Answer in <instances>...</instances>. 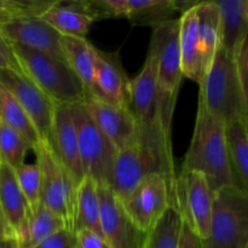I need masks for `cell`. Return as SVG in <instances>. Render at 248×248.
<instances>
[{
	"mask_svg": "<svg viewBox=\"0 0 248 248\" xmlns=\"http://www.w3.org/2000/svg\"><path fill=\"white\" fill-rule=\"evenodd\" d=\"M159 173L177 178L171 132L155 116L150 121L137 123L132 140L118 150L110 189L121 201L143 179Z\"/></svg>",
	"mask_w": 248,
	"mask_h": 248,
	"instance_id": "cell-1",
	"label": "cell"
},
{
	"mask_svg": "<svg viewBox=\"0 0 248 248\" xmlns=\"http://www.w3.org/2000/svg\"><path fill=\"white\" fill-rule=\"evenodd\" d=\"M181 171H194L207 178L212 190L236 186L227 140V124L199 101L193 138Z\"/></svg>",
	"mask_w": 248,
	"mask_h": 248,
	"instance_id": "cell-2",
	"label": "cell"
},
{
	"mask_svg": "<svg viewBox=\"0 0 248 248\" xmlns=\"http://www.w3.org/2000/svg\"><path fill=\"white\" fill-rule=\"evenodd\" d=\"M149 51L157 58L156 118L165 130L171 132L174 107L184 78L179 52V18L154 27Z\"/></svg>",
	"mask_w": 248,
	"mask_h": 248,
	"instance_id": "cell-3",
	"label": "cell"
},
{
	"mask_svg": "<svg viewBox=\"0 0 248 248\" xmlns=\"http://www.w3.org/2000/svg\"><path fill=\"white\" fill-rule=\"evenodd\" d=\"M199 101L225 124L245 120L247 116L244 92L236 61L220 46L200 85Z\"/></svg>",
	"mask_w": 248,
	"mask_h": 248,
	"instance_id": "cell-4",
	"label": "cell"
},
{
	"mask_svg": "<svg viewBox=\"0 0 248 248\" xmlns=\"http://www.w3.org/2000/svg\"><path fill=\"white\" fill-rule=\"evenodd\" d=\"M11 46L22 74L31 80L53 103L73 106L85 101L86 90L67 63L17 44Z\"/></svg>",
	"mask_w": 248,
	"mask_h": 248,
	"instance_id": "cell-5",
	"label": "cell"
},
{
	"mask_svg": "<svg viewBox=\"0 0 248 248\" xmlns=\"http://www.w3.org/2000/svg\"><path fill=\"white\" fill-rule=\"evenodd\" d=\"M33 152L40 171V203L60 216L65 229L74 232L77 184L48 140H39Z\"/></svg>",
	"mask_w": 248,
	"mask_h": 248,
	"instance_id": "cell-6",
	"label": "cell"
},
{
	"mask_svg": "<svg viewBox=\"0 0 248 248\" xmlns=\"http://www.w3.org/2000/svg\"><path fill=\"white\" fill-rule=\"evenodd\" d=\"M202 248H248V196L236 186L215 193L210 232Z\"/></svg>",
	"mask_w": 248,
	"mask_h": 248,
	"instance_id": "cell-7",
	"label": "cell"
},
{
	"mask_svg": "<svg viewBox=\"0 0 248 248\" xmlns=\"http://www.w3.org/2000/svg\"><path fill=\"white\" fill-rule=\"evenodd\" d=\"M72 114L84 174L91 177L98 186L110 188L118 150L92 120L84 102L73 104Z\"/></svg>",
	"mask_w": 248,
	"mask_h": 248,
	"instance_id": "cell-8",
	"label": "cell"
},
{
	"mask_svg": "<svg viewBox=\"0 0 248 248\" xmlns=\"http://www.w3.org/2000/svg\"><path fill=\"white\" fill-rule=\"evenodd\" d=\"M176 179L153 174L120 201L126 215L142 232H149L170 207H176Z\"/></svg>",
	"mask_w": 248,
	"mask_h": 248,
	"instance_id": "cell-9",
	"label": "cell"
},
{
	"mask_svg": "<svg viewBox=\"0 0 248 248\" xmlns=\"http://www.w3.org/2000/svg\"><path fill=\"white\" fill-rule=\"evenodd\" d=\"M176 208L182 220L191 232L205 240L207 237L212 219L215 191L202 173L194 171H181L177 174Z\"/></svg>",
	"mask_w": 248,
	"mask_h": 248,
	"instance_id": "cell-10",
	"label": "cell"
},
{
	"mask_svg": "<svg viewBox=\"0 0 248 248\" xmlns=\"http://www.w3.org/2000/svg\"><path fill=\"white\" fill-rule=\"evenodd\" d=\"M0 84L15 97L33 123L39 138L50 140L55 103L21 73L0 70Z\"/></svg>",
	"mask_w": 248,
	"mask_h": 248,
	"instance_id": "cell-11",
	"label": "cell"
},
{
	"mask_svg": "<svg viewBox=\"0 0 248 248\" xmlns=\"http://www.w3.org/2000/svg\"><path fill=\"white\" fill-rule=\"evenodd\" d=\"M101 232L110 248H142L148 232H142L126 215L109 186H98Z\"/></svg>",
	"mask_w": 248,
	"mask_h": 248,
	"instance_id": "cell-12",
	"label": "cell"
},
{
	"mask_svg": "<svg viewBox=\"0 0 248 248\" xmlns=\"http://www.w3.org/2000/svg\"><path fill=\"white\" fill-rule=\"evenodd\" d=\"M97 19L124 17L135 24L156 27L179 11V0H96Z\"/></svg>",
	"mask_w": 248,
	"mask_h": 248,
	"instance_id": "cell-13",
	"label": "cell"
},
{
	"mask_svg": "<svg viewBox=\"0 0 248 248\" xmlns=\"http://www.w3.org/2000/svg\"><path fill=\"white\" fill-rule=\"evenodd\" d=\"M0 29L11 44L24 46L65 62L61 45L62 35L41 17L10 19L1 24Z\"/></svg>",
	"mask_w": 248,
	"mask_h": 248,
	"instance_id": "cell-14",
	"label": "cell"
},
{
	"mask_svg": "<svg viewBox=\"0 0 248 248\" xmlns=\"http://www.w3.org/2000/svg\"><path fill=\"white\" fill-rule=\"evenodd\" d=\"M84 104L92 120L116 150L132 140L137 130V120L128 107L110 103L94 94H87Z\"/></svg>",
	"mask_w": 248,
	"mask_h": 248,
	"instance_id": "cell-15",
	"label": "cell"
},
{
	"mask_svg": "<svg viewBox=\"0 0 248 248\" xmlns=\"http://www.w3.org/2000/svg\"><path fill=\"white\" fill-rule=\"evenodd\" d=\"M130 86L131 80L124 69L119 51L106 52L96 48L93 91L90 94L130 108Z\"/></svg>",
	"mask_w": 248,
	"mask_h": 248,
	"instance_id": "cell-16",
	"label": "cell"
},
{
	"mask_svg": "<svg viewBox=\"0 0 248 248\" xmlns=\"http://www.w3.org/2000/svg\"><path fill=\"white\" fill-rule=\"evenodd\" d=\"M48 142L56 155L78 184L85 177L78 145V135L72 114V104H55L51 138Z\"/></svg>",
	"mask_w": 248,
	"mask_h": 248,
	"instance_id": "cell-17",
	"label": "cell"
},
{
	"mask_svg": "<svg viewBox=\"0 0 248 248\" xmlns=\"http://www.w3.org/2000/svg\"><path fill=\"white\" fill-rule=\"evenodd\" d=\"M196 4L179 17V52L183 77L200 85L207 73L210 63L203 55L199 40Z\"/></svg>",
	"mask_w": 248,
	"mask_h": 248,
	"instance_id": "cell-18",
	"label": "cell"
},
{
	"mask_svg": "<svg viewBox=\"0 0 248 248\" xmlns=\"http://www.w3.org/2000/svg\"><path fill=\"white\" fill-rule=\"evenodd\" d=\"M41 19L50 24L63 36L86 38L92 24L97 21L92 1H61L41 15Z\"/></svg>",
	"mask_w": 248,
	"mask_h": 248,
	"instance_id": "cell-19",
	"label": "cell"
},
{
	"mask_svg": "<svg viewBox=\"0 0 248 248\" xmlns=\"http://www.w3.org/2000/svg\"><path fill=\"white\" fill-rule=\"evenodd\" d=\"M29 206L15 178L14 170L0 169V215L10 235L16 242L21 239L29 217Z\"/></svg>",
	"mask_w": 248,
	"mask_h": 248,
	"instance_id": "cell-20",
	"label": "cell"
},
{
	"mask_svg": "<svg viewBox=\"0 0 248 248\" xmlns=\"http://www.w3.org/2000/svg\"><path fill=\"white\" fill-rule=\"evenodd\" d=\"M157 58L148 50L147 58L140 74L131 80L130 110L137 123L150 121L156 116Z\"/></svg>",
	"mask_w": 248,
	"mask_h": 248,
	"instance_id": "cell-21",
	"label": "cell"
},
{
	"mask_svg": "<svg viewBox=\"0 0 248 248\" xmlns=\"http://www.w3.org/2000/svg\"><path fill=\"white\" fill-rule=\"evenodd\" d=\"M223 50L236 61L248 38V0H217Z\"/></svg>",
	"mask_w": 248,
	"mask_h": 248,
	"instance_id": "cell-22",
	"label": "cell"
},
{
	"mask_svg": "<svg viewBox=\"0 0 248 248\" xmlns=\"http://www.w3.org/2000/svg\"><path fill=\"white\" fill-rule=\"evenodd\" d=\"M65 63L84 85L87 94L93 91L96 47L86 38L63 36L61 39Z\"/></svg>",
	"mask_w": 248,
	"mask_h": 248,
	"instance_id": "cell-23",
	"label": "cell"
},
{
	"mask_svg": "<svg viewBox=\"0 0 248 248\" xmlns=\"http://www.w3.org/2000/svg\"><path fill=\"white\" fill-rule=\"evenodd\" d=\"M80 229L91 230L102 236L98 184L89 176H85L77 186L75 232Z\"/></svg>",
	"mask_w": 248,
	"mask_h": 248,
	"instance_id": "cell-24",
	"label": "cell"
},
{
	"mask_svg": "<svg viewBox=\"0 0 248 248\" xmlns=\"http://www.w3.org/2000/svg\"><path fill=\"white\" fill-rule=\"evenodd\" d=\"M62 229H65L62 218L43 203H39L29 212L26 229L17 242V246L18 248H34Z\"/></svg>",
	"mask_w": 248,
	"mask_h": 248,
	"instance_id": "cell-25",
	"label": "cell"
},
{
	"mask_svg": "<svg viewBox=\"0 0 248 248\" xmlns=\"http://www.w3.org/2000/svg\"><path fill=\"white\" fill-rule=\"evenodd\" d=\"M227 140L235 184L248 196V137L244 120L228 124Z\"/></svg>",
	"mask_w": 248,
	"mask_h": 248,
	"instance_id": "cell-26",
	"label": "cell"
},
{
	"mask_svg": "<svg viewBox=\"0 0 248 248\" xmlns=\"http://www.w3.org/2000/svg\"><path fill=\"white\" fill-rule=\"evenodd\" d=\"M198 34L203 55L211 64L213 57L222 44L220 14L216 0L198 1L196 4Z\"/></svg>",
	"mask_w": 248,
	"mask_h": 248,
	"instance_id": "cell-27",
	"label": "cell"
},
{
	"mask_svg": "<svg viewBox=\"0 0 248 248\" xmlns=\"http://www.w3.org/2000/svg\"><path fill=\"white\" fill-rule=\"evenodd\" d=\"M0 121L21 135L34 149L39 143L38 132L15 97L0 84Z\"/></svg>",
	"mask_w": 248,
	"mask_h": 248,
	"instance_id": "cell-28",
	"label": "cell"
},
{
	"mask_svg": "<svg viewBox=\"0 0 248 248\" xmlns=\"http://www.w3.org/2000/svg\"><path fill=\"white\" fill-rule=\"evenodd\" d=\"M182 225L183 220L178 210L170 207L148 232L142 248H178Z\"/></svg>",
	"mask_w": 248,
	"mask_h": 248,
	"instance_id": "cell-29",
	"label": "cell"
},
{
	"mask_svg": "<svg viewBox=\"0 0 248 248\" xmlns=\"http://www.w3.org/2000/svg\"><path fill=\"white\" fill-rule=\"evenodd\" d=\"M31 145L21 135L0 121V162L15 170L24 164Z\"/></svg>",
	"mask_w": 248,
	"mask_h": 248,
	"instance_id": "cell-30",
	"label": "cell"
},
{
	"mask_svg": "<svg viewBox=\"0 0 248 248\" xmlns=\"http://www.w3.org/2000/svg\"><path fill=\"white\" fill-rule=\"evenodd\" d=\"M14 173L29 210H34L40 203V171L38 165L24 162L14 170Z\"/></svg>",
	"mask_w": 248,
	"mask_h": 248,
	"instance_id": "cell-31",
	"label": "cell"
},
{
	"mask_svg": "<svg viewBox=\"0 0 248 248\" xmlns=\"http://www.w3.org/2000/svg\"><path fill=\"white\" fill-rule=\"evenodd\" d=\"M0 70H14L22 74L21 67L12 50L11 44L5 38L1 29H0Z\"/></svg>",
	"mask_w": 248,
	"mask_h": 248,
	"instance_id": "cell-32",
	"label": "cell"
},
{
	"mask_svg": "<svg viewBox=\"0 0 248 248\" xmlns=\"http://www.w3.org/2000/svg\"><path fill=\"white\" fill-rule=\"evenodd\" d=\"M34 248H77L75 232L68 229H62Z\"/></svg>",
	"mask_w": 248,
	"mask_h": 248,
	"instance_id": "cell-33",
	"label": "cell"
},
{
	"mask_svg": "<svg viewBox=\"0 0 248 248\" xmlns=\"http://www.w3.org/2000/svg\"><path fill=\"white\" fill-rule=\"evenodd\" d=\"M237 73H239L240 82H241L242 92H244L245 103H246L247 116H248V38L245 41L241 51L236 58Z\"/></svg>",
	"mask_w": 248,
	"mask_h": 248,
	"instance_id": "cell-34",
	"label": "cell"
},
{
	"mask_svg": "<svg viewBox=\"0 0 248 248\" xmlns=\"http://www.w3.org/2000/svg\"><path fill=\"white\" fill-rule=\"evenodd\" d=\"M77 248H110L103 236L87 229L75 232Z\"/></svg>",
	"mask_w": 248,
	"mask_h": 248,
	"instance_id": "cell-35",
	"label": "cell"
},
{
	"mask_svg": "<svg viewBox=\"0 0 248 248\" xmlns=\"http://www.w3.org/2000/svg\"><path fill=\"white\" fill-rule=\"evenodd\" d=\"M178 248H202L200 237L196 236L186 223H183V225H182Z\"/></svg>",
	"mask_w": 248,
	"mask_h": 248,
	"instance_id": "cell-36",
	"label": "cell"
},
{
	"mask_svg": "<svg viewBox=\"0 0 248 248\" xmlns=\"http://www.w3.org/2000/svg\"><path fill=\"white\" fill-rule=\"evenodd\" d=\"M0 248H18V246L12 239H0Z\"/></svg>",
	"mask_w": 248,
	"mask_h": 248,
	"instance_id": "cell-37",
	"label": "cell"
},
{
	"mask_svg": "<svg viewBox=\"0 0 248 248\" xmlns=\"http://www.w3.org/2000/svg\"><path fill=\"white\" fill-rule=\"evenodd\" d=\"M10 19H11V18H9V17H7V16H4V15H0V26H1V24H4V23H6V22H9Z\"/></svg>",
	"mask_w": 248,
	"mask_h": 248,
	"instance_id": "cell-38",
	"label": "cell"
},
{
	"mask_svg": "<svg viewBox=\"0 0 248 248\" xmlns=\"http://www.w3.org/2000/svg\"><path fill=\"white\" fill-rule=\"evenodd\" d=\"M244 123H245V128H246V132H247V137H248V116H246V118H245Z\"/></svg>",
	"mask_w": 248,
	"mask_h": 248,
	"instance_id": "cell-39",
	"label": "cell"
},
{
	"mask_svg": "<svg viewBox=\"0 0 248 248\" xmlns=\"http://www.w3.org/2000/svg\"><path fill=\"white\" fill-rule=\"evenodd\" d=\"M0 169H1V162H0Z\"/></svg>",
	"mask_w": 248,
	"mask_h": 248,
	"instance_id": "cell-40",
	"label": "cell"
}]
</instances>
